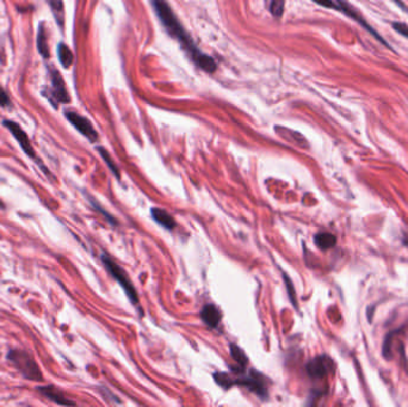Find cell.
I'll return each mask as SVG.
<instances>
[{
    "instance_id": "6da1fadb",
    "label": "cell",
    "mask_w": 408,
    "mask_h": 407,
    "mask_svg": "<svg viewBox=\"0 0 408 407\" xmlns=\"http://www.w3.org/2000/svg\"><path fill=\"white\" fill-rule=\"evenodd\" d=\"M153 8L155 10L156 16L159 17L160 22L165 26L166 32L171 36L179 41L181 46L186 50L189 55L195 64L197 65L201 70H203L208 73H214L217 70V64L212 59L211 56L203 54L198 50V48L195 46L193 39L189 36L186 30L181 25L179 19L177 18L172 9L167 4L165 0H153Z\"/></svg>"
},
{
    "instance_id": "7a4b0ae2",
    "label": "cell",
    "mask_w": 408,
    "mask_h": 407,
    "mask_svg": "<svg viewBox=\"0 0 408 407\" xmlns=\"http://www.w3.org/2000/svg\"><path fill=\"white\" fill-rule=\"evenodd\" d=\"M214 378L215 381L226 389H228L233 385H240L247 387L249 391L256 393L260 398H266L267 396L265 379L263 378V375H260L256 371H252L249 375L239 376V378H232V376L226 374V372H216Z\"/></svg>"
},
{
    "instance_id": "3957f363",
    "label": "cell",
    "mask_w": 408,
    "mask_h": 407,
    "mask_svg": "<svg viewBox=\"0 0 408 407\" xmlns=\"http://www.w3.org/2000/svg\"><path fill=\"white\" fill-rule=\"evenodd\" d=\"M8 361L18 370L24 379L42 381L43 374L33 355L22 349H12L8 352Z\"/></svg>"
},
{
    "instance_id": "277c9868",
    "label": "cell",
    "mask_w": 408,
    "mask_h": 407,
    "mask_svg": "<svg viewBox=\"0 0 408 407\" xmlns=\"http://www.w3.org/2000/svg\"><path fill=\"white\" fill-rule=\"evenodd\" d=\"M102 262L106 268V270L110 272V275L114 277L116 281L119 283V286L124 289L127 296L129 297V300L132 301V303L139 304L138 293H136L135 287L133 286L132 281L129 279V277H128V275H127V272L124 271V270H123L119 265L116 264V263L112 261L111 258H109L106 255L102 256Z\"/></svg>"
},
{
    "instance_id": "5b68a950",
    "label": "cell",
    "mask_w": 408,
    "mask_h": 407,
    "mask_svg": "<svg viewBox=\"0 0 408 407\" xmlns=\"http://www.w3.org/2000/svg\"><path fill=\"white\" fill-rule=\"evenodd\" d=\"M3 126H4L5 128L8 129V131L13 135V138L17 140V142L19 143L20 148L23 149V152L25 153V154L28 155L29 158H32L34 162L39 164V166L41 167V170H42L44 173L50 174L47 167L43 165V163L41 162V160L39 159V156H37L35 149H34V147L32 145V141H30L28 134H26V133L23 131L22 127H20L18 123H16L13 121H10V119H5V121L3 122Z\"/></svg>"
},
{
    "instance_id": "8992f818",
    "label": "cell",
    "mask_w": 408,
    "mask_h": 407,
    "mask_svg": "<svg viewBox=\"0 0 408 407\" xmlns=\"http://www.w3.org/2000/svg\"><path fill=\"white\" fill-rule=\"evenodd\" d=\"M49 77L51 87L47 91L48 99L53 103L54 108H57L60 103H68L70 102V96L66 90V84L62 79V75L55 68H49Z\"/></svg>"
},
{
    "instance_id": "52a82bcc",
    "label": "cell",
    "mask_w": 408,
    "mask_h": 407,
    "mask_svg": "<svg viewBox=\"0 0 408 407\" xmlns=\"http://www.w3.org/2000/svg\"><path fill=\"white\" fill-rule=\"evenodd\" d=\"M65 116L68 121L71 122V124H73V127L79 133H81L85 138H87L91 142H96L98 140V133L92 126V123L88 121L86 117L81 116L78 112L72 111V110H66L65 111Z\"/></svg>"
},
{
    "instance_id": "ba28073f",
    "label": "cell",
    "mask_w": 408,
    "mask_h": 407,
    "mask_svg": "<svg viewBox=\"0 0 408 407\" xmlns=\"http://www.w3.org/2000/svg\"><path fill=\"white\" fill-rule=\"evenodd\" d=\"M334 10H337V11H339V12H342L344 13V15H346L348 17H350V18H352L353 20H356V22H357L359 25H362L363 28H365L366 30H368V32L371 34L372 36H375L376 39H377V41H380V42H382L383 44H385L386 47H388V48H390V46L388 43L386 42L385 40H383V37L381 36V35H379V34H377L376 32H375V29L372 28V26H370L368 23L365 22V19L363 18V17L359 15V13L357 12V10H355L352 8L351 5L350 4H348V3L346 2H344V0H335V9ZM390 49H392V48H390Z\"/></svg>"
},
{
    "instance_id": "9c48e42d",
    "label": "cell",
    "mask_w": 408,
    "mask_h": 407,
    "mask_svg": "<svg viewBox=\"0 0 408 407\" xmlns=\"http://www.w3.org/2000/svg\"><path fill=\"white\" fill-rule=\"evenodd\" d=\"M306 369L310 378H324V376L327 375L328 372H331L332 369H333V361L330 357H327V356H318V357L313 358L310 362H308Z\"/></svg>"
},
{
    "instance_id": "30bf717a",
    "label": "cell",
    "mask_w": 408,
    "mask_h": 407,
    "mask_svg": "<svg viewBox=\"0 0 408 407\" xmlns=\"http://www.w3.org/2000/svg\"><path fill=\"white\" fill-rule=\"evenodd\" d=\"M37 392L41 393L43 396H46L48 400L50 401L57 403V405H62V406H73L75 405L74 401H71L68 400L65 394L62 393L61 389H59L55 386L53 385H47V386H39L36 388Z\"/></svg>"
},
{
    "instance_id": "8fae6325",
    "label": "cell",
    "mask_w": 408,
    "mask_h": 407,
    "mask_svg": "<svg viewBox=\"0 0 408 407\" xmlns=\"http://www.w3.org/2000/svg\"><path fill=\"white\" fill-rule=\"evenodd\" d=\"M201 318L205 325H208L211 328H215L220 324L221 313L217 309V307L214 306V304H205L203 308H202Z\"/></svg>"
},
{
    "instance_id": "7c38bea8",
    "label": "cell",
    "mask_w": 408,
    "mask_h": 407,
    "mask_svg": "<svg viewBox=\"0 0 408 407\" xmlns=\"http://www.w3.org/2000/svg\"><path fill=\"white\" fill-rule=\"evenodd\" d=\"M150 213H152V217L154 220L163 227H165L166 230L171 231L176 227V220L167 211L160 209V208H153Z\"/></svg>"
},
{
    "instance_id": "4fadbf2b",
    "label": "cell",
    "mask_w": 408,
    "mask_h": 407,
    "mask_svg": "<svg viewBox=\"0 0 408 407\" xmlns=\"http://www.w3.org/2000/svg\"><path fill=\"white\" fill-rule=\"evenodd\" d=\"M314 242L320 249H330L337 244V237L328 232H321L315 235Z\"/></svg>"
},
{
    "instance_id": "5bb4252c",
    "label": "cell",
    "mask_w": 408,
    "mask_h": 407,
    "mask_svg": "<svg viewBox=\"0 0 408 407\" xmlns=\"http://www.w3.org/2000/svg\"><path fill=\"white\" fill-rule=\"evenodd\" d=\"M36 44H37V49H39V53L44 57V59H48V57L50 56V53H49V46H48L47 32L46 29H44L43 24H40L39 26V32H37L36 36Z\"/></svg>"
},
{
    "instance_id": "9a60e30c",
    "label": "cell",
    "mask_w": 408,
    "mask_h": 407,
    "mask_svg": "<svg viewBox=\"0 0 408 407\" xmlns=\"http://www.w3.org/2000/svg\"><path fill=\"white\" fill-rule=\"evenodd\" d=\"M57 55H59L60 64L62 65L65 68H70L72 66V64H73L74 61V57L73 53L71 52L70 47L66 46L65 43H59V46H57Z\"/></svg>"
},
{
    "instance_id": "2e32d148",
    "label": "cell",
    "mask_w": 408,
    "mask_h": 407,
    "mask_svg": "<svg viewBox=\"0 0 408 407\" xmlns=\"http://www.w3.org/2000/svg\"><path fill=\"white\" fill-rule=\"evenodd\" d=\"M47 3L49 4L51 11H53L54 16H55L57 24L62 28L65 20V9L62 0H47Z\"/></svg>"
},
{
    "instance_id": "e0dca14e",
    "label": "cell",
    "mask_w": 408,
    "mask_h": 407,
    "mask_svg": "<svg viewBox=\"0 0 408 407\" xmlns=\"http://www.w3.org/2000/svg\"><path fill=\"white\" fill-rule=\"evenodd\" d=\"M231 355H232L233 360H234L236 363L239 364L240 368H245L246 364L248 363L247 356L245 355V352H243L241 349L238 347V345L231 344Z\"/></svg>"
},
{
    "instance_id": "ac0fdd59",
    "label": "cell",
    "mask_w": 408,
    "mask_h": 407,
    "mask_svg": "<svg viewBox=\"0 0 408 407\" xmlns=\"http://www.w3.org/2000/svg\"><path fill=\"white\" fill-rule=\"evenodd\" d=\"M98 152H99V154L102 155V158L104 159V162L106 163V165L109 166V169H110L111 171H112V173L115 174L116 177L118 178L119 179V177H121V174H119V170H118V167L116 166V164L114 163V160L111 159V156H110V154H109L108 152H106V150L103 148V147H98Z\"/></svg>"
},
{
    "instance_id": "d6986e66",
    "label": "cell",
    "mask_w": 408,
    "mask_h": 407,
    "mask_svg": "<svg viewBox=\"0 0 408 407\" xmlns=\"http://www.w3.org/2000/svg\"><path fill=\"white\" fill-rule=\"evenodd\" d=\"M284 6H286V0H270V12L276 18H280L283 16Z\"/></svg>"
},
{
    "instance_id": "ffe728a7",
    "label": "cell",
    "mask_w": 408,
    "mask_h": 407,
    "mask_svg": "<svg viewBox=\"0 0 408 407\" xmlns=\"http://www.w3.org/2000/svg\"><path fill=\"white\" fill-rule=\"evenodd\" d=\"M392 25L396 33H399L400 35H402L403 37L408 39V25H406V24H403V23H400V22L393 23Z\"/></svg>"
},
{
    "instance_id": "44dd1931",
    "label": "cell",
    "mask_w": 408,
    "mask_h": 407,
    "mask_svg": "<svg viewBox=\"0 0 408 407\" xmlns=\"http://www.w3.org/2000/svg\"><path fill=\"white\" fill-rule=\"evenodd\" d=\"M315 4L326 9H335V0H313Z\"/></svg>"
},
{
    "instance_id": "7402d4cb",
    "label": "cell",
    "mask_w": 408,
    "mask_h": 407,
    "mask_svg": "<svg viewBox=\"0 0 408 407\" xmlns=\"http://www.w3.org/2000/svg\"><path fill=\"white\" fill-rule=\"evenodd\" d=\"M8 105H10L9 95L0 86V107H8Z\"/></svg>"
}]
</instances>
